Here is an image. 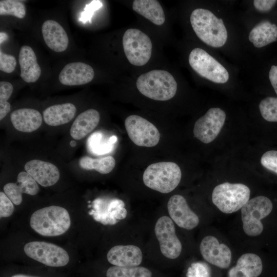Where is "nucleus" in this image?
Segmentation results:
<instances>
[{"label": "nucleus", "instance_id": "obj_5", "mask_svg": "<svg viewBox=\"0 0 277 277\" xmlns=\"http://www.w3.org/2000/svg\"><path fill=\"white\" fill-rule=\"evenodd\" d=\"M250 195V189L246 185L225 182L214 188L212 201L222 212L232 213L241 209L249 200Z\"/></svg>", "mask_w": 277, "mask_h": 277}, {"label": "nucleus", "instance_id": "obj_30", "mask_svg": "<svg viewBox=\"0 0 277 277\" xmlns=\"http://www.w3.org/2000/svg\"><path fill=\"white\" fill-rule=\"evenodd\" d=\"M0 15H13L19 18H23L26 15V8L24 4L19 1L1 0Z\"/></svg>", "mask_w": 277, "mask_h": 277}, {"label": "nucleus", "instance_id": "obj_35", "mask_svg": "<svg viewBox=\"0 0 277 277\" xmlns=\"http://www.w3.org/2000/svg\"><path fill=\"white\" fill-rule=\"evenodd\" d=\"M14 210L13 202L5 192H0V217H7L12 214Z\"/></svg>", "mask_w": 277, "mask_h": 277}, {"label": "nucleus", "instance_id": "obj_14", "mask_svg": "<svg viewBox=\"0 0 277 277\" xmlns=\"http://www.w3.org/2000/svg\"><path fill=\"white\" fill-rule=\"evenodd\" d=\"M200 249L203 258L209 263L221 268H227L231 260V252L225 244H220L213 236H206L202 240Z\"/></svg>", "mask_w": 277, "mask_h": 277}, {"label": "nucleus", "instance_id": "obj_36", "mask_svg": "<svg viewBox=\"0 0 277 277\" xmlns=\"http://www.w3.org/2000/svg\"><path fill=\"white\" fill-rule=\"evenodd\" d=\"M16 65V61L15 57L4 53L1 50L0 70L4 72L10 73L14 70Z\"/></svg>", "mask_w": 277, "mask_h": 277}, {"label": "nucleus", "instance_id": "obj_41", "mask_svg": "<svg viewBox=\"0 0 277 277\" xmlns=\"http://www.w3.org/2000/svg\"><path fill=\"white\" fill-rule=\"evenodd\" d=\"M8 38V35L4 32H0V44L6 41Z\"/></svg>", "mask_w": 277, "mask_h": 277}, {"label": "nucleus", "instance_id": "obj_3", "mask_svg": "<svg viewBox=\"0 0 277 277\" xmlns=\"http://www.w3.org/2000/svg\"><path fill=\"white\" fill-rule=\"evenodd\" d=\"M136 86L141 94L156 101L170 100L177 91L175 78L163 70H153L142 74L137 78Z\"/></svg>", "mask_w": 277, "mask_h": 277}, {"label": "nucleus", "instance_id": "obj_18", "mask_svg": "<svg viewBox=\"0 0 277 277\" xmlns=\"http://www.w3.org/2000/svg\"><path fill=\"white\" fill-rule=\"evenodd\" d=\"M3 190L14 204L19 205L22 202L23 193L34 195L38 193L39 187L29 173L22 171L17 175L16 182L6 184Z\"/></svg>", "mask_w": 277, "mask_h": 277}, {"label": "nucleus", "instance_id": "obj_4", "mask_svg": "<svg viewBox=\"0 0 277 277\" xmlns=\"http://www.w3.org/2000/svg\"><path fill=\"white\" fill-rule=\"evenodd\" d=\"M181 177V170L177 164L171 162H161L149 165L143 173V180L149 188L167 193L177 186Z\"/></svg>", "mask_w": 277, "mask_h": 277}, {"label": "nucleus", "instance_id": "obj_29", "mask_svg": "<svg viewBox=\"0 0 277 277\" xmlns=\"http://www.w3.org/2000/svg\"><path fill=\"white\" fill-rule=\"evenodd\" d=\"M106 277H151L152 273L144 267H120L113 266L106 271Z\"/></svg>", "mask_w": 277, "mask_h": 277}, {"label": "nucleus", "instance_id": "obj_8", "mask_svg": "<svg viewBox=\"0 0 277 277\" xmlns=\"http://www.w3.org/2000/svg\"><path fill=\"white\" fill-rule=\"evenodd\" d=\"M188 62L201 76L215 83H226L229 77L227 69L205 50L195 48L190 52Z\"/></svg>", "mask_w": 277, "mask_h": 277}, {"label": "nucleus", "instance_id": "obj_33", "mask_svg": "<svg viewBox=\"0 0 277 277\" xmlns=\"http://www.w3.org/2000/svg\"><path fill=\"white\" fill-rule=\"evenodd\" d=\"M186 277H211V271L206 264L195 262L188 268Z\"/></svg>", "mask_w": 277, "mask_h": 277}, {"label": "nucleus", "instance_id": "obj_25", "mask_svg": "<svg viewBox=\"0 0 277 277\" xmlns=\"http://www.w3.org/2000/svg\"><path fill=\"white\" fill-rule=\"evenodd\" d=\"M75 106L71 103L54 105L47 108L43 112L44 122L48 125L57 126L67 124L74 117Z\"/></svg>", "mask_w": 277, "mask_h": 277}, {"label": "nucleus", "instance_id": "obj_9", "mask_svg": "<svg viewBox=\"0 0 277 277\" xmlns=\"http://www.w3.org/2000/svg\"><path fill=\"white\" fill-rule=\"evenodd\" d=\"M24 250L28 257L50 267L66 266L70 260L65 250L48 242L33 241L28 243L24 246Z\"/></svg>", "mask_w": 277, "mask_h": 277}, {"label": "nucleus", "instance_id": "obj_13", "mask_svg": "<svg viewBox=\"0 0 277 277\" xmlns=\"http://www.w3.org/2000/svg\"><path fill=\"white\" fill-rule=\"evenodd\" d=\"M226 120V113L220 108H211L195 123L194 136L205 144L212 142L221 131Z\"/></svg>", "mask_w": 277, "mask_h": 277}, {"label": "nucleus", "instance_id": "obj_26", "mask_svg": "<svg viewBox=\"0 0 277 277\" xmlns=\"http://www.w3.org/2000/svg\"><path fill=\"white\" fill-rule=\"evenodd\" d=\"M248 38L254 47H264L277 40V26L267 21H262L252 29Z\"/></svg>", "mask_w": 277, "mask_h": 277}, {"label": "nucleus", "instance_id": "obj_27", "mask_svg": "<svg viewBox=\"0 0 277 277\" xmlns=\"http://www.w3.org/2000/svg\"><path fill=\"white\" fill-rule=\"evenodd\" d=\"M132 9L156 25H162L165 21V13L157 1L135 0Z\"/></svg>", "mask_w": 277, "mask_h": 277}, {"label": "nucleus", "instance_id": "obj_12", "mask_svg": "<svg viewBox=\"0 0 277 277\" xmlns=\"http://www.w3.org/2000/svg\"><path fill=\"white\" fill-rule=\"evenodd\" d=\"M154 231L162 253L170 259L179 256L182 245L176 235L174 225L171 218L167 216L160 217L155 224Z\"/></svg>", "mask_w": 277, "mask_h": 277}, {"label": "nucleus", "instance_id": "obj_34", "mask_svg": "<svg viewBox=\"0 0 277 277\" xmlns=\"http://www.w3.org/2000/svg\"><path fill=\"white\" fill-rule=\"evenodd\" d=\"M261 164L267 169L277 173V150L264 153L261 159Z\"/></svg>", "mask_w": 277, "mask_h": 277}, {"label": "nucleus", "instance_id": "obj_17", "mask_svg": "<svg viewBox=\"0 0 277 277\" xmlns=\"http://www.w3.org/2000/svg\"><path fill=\"white\" fill-rule=\"evenodd\" d=\"M94 72L92 67L82 62L67 64L59 74L60 82L66 86L82 85L90 82Z\"/></svg>", "mask_w": 277, "mask_h": 277}, {"label": "nucleus", "instance_id": "obj_7", "mask_svg": "<svg viewBox=\"0 0 277 277\" xmlns=\"http://www.w3.org/2000/svg\"><path fill=\"white\" fill-rule=\"evenodd\" d=\"M122 44L125 54L132 65L142 66L149 61L152 45L149 37L135 28L127 29L124 33Z\"/></svg>", "mask_w": 277, "mask_h": 277}, {"label": "nucleus", "instance_id": "obj_19", "mask_svg": "<svg viewBox=\"0 0 277 277\" xmlns=\"http://www.w3.org/2000/svg\"><path fill=\"white\" fill-rule=\"evenodd\" d=\"M108 262L113 266L135 267L140 265L143 254L139 247L135 245H116L107 253Z\"/></svg>", "mask_w": 277, "mask_h": 277}, {"label": "nucleus", "instance_id": "obj_39", "mask_svg": "<svg viewBox=\"0 0 277 277\" xmlns=\"http://www.w3.org/2000/svg\"><path fill=\"white\" fill-rule=\"evenodd\" d=\"M94 2H93V3L92 2L88 5L86 6L84 10L85 11L82 12L80 20L82 21L83 22L86 21L88 18L91 16L92 10H93L96 8L95 5L96 3Z\"/></svg>", "mask_w": 277, "mask_h": 277}, {"label": "nucleus", "instance_id": "obj_6", "mask_svg": "<svg viewBox=\"0 0 277 277\" xmlns=\"http://www.w3.org/2000/svg\"><path fill=\"white\" fill-rule=\"evenodd\" d=\"M272 208L271 200L265 196L249 200L241 209L244 232L251 236L261 234L264 228L261 221L271 213Z\"/></svg>", "mask_w": 277, "mask_h": 277}, {"label": "nucleus", "instance_id": "obj_21", "mask_svg": "<svg viewBox=\"0 0 277 277\" xmlns=\"http://www.w3.org/2000/svg\"><path fill=\"white\" fill-rule=\"evenodd\" d=\"M10 119L12 125L18 131L31 132L41 126L43 118L37 110L31 108H22L12 112Z\"/></svg>", "mask_w": 277, "mask_h": 277}, {"label": "nucleus", "instance_id": "obj_24", "mask_svg": "<svg viewBox=\"0 0 277 277\" xmlns=\"http://www.w3.org/2000/svg\"><path fill=\"white\" fill-rule=\"evenodd\" d=\"M99 112L93 109H88L80 114L73 123L70 130L71 137L76 140L84 138L98 125Z\"/></svg>", "mask_w": 277, "mask_h": 277}, {"label": "nucleus", "instance_id": "obj_23", "mask_svg": "<svg viewBox=\"0 0 277 277\" xmlns=\"http://www.w3.org/2000/svg\"><path fill=\"white\" fill-rule=\"evenodd\" d=\"M21 68L20 76L25 82L34 83L38 80L41 69L32 48L28 46L21 47L18 56Z\"/></svg>", "mask_w": 277, "mask_h": 277}, {"label": "nucleus", "instance_id": "obj_28", "mask_svg": "<svg viewBox=\"0 0 277 277\" xmlns=\"http://www.w3.org/2000/svg\"><path fill=\"white\" fill-rule=\"evenodd\" d=\"M79 165L81 168L85 170H95L101 174H107L114 169L115 160L112 156L100 159L84 156L80 159Z\"/></svg>", "mask_w": 277, "mask_h": 277}, {"label": "nucleus", "instance_id": "obj_32", "mask_svg": "<svg viewBox=\"0 0 277 277\" xmlns=\"http://www.w3.org/2000/svg\"><path fill=\"white\" fill-rule=\"evenodd\" d=\"M13 91L12 85L5 81L0 82V120L10 111V104L7 102Z\"/></svg>", "mask_w": 277, "mask_h": 277}, {"label": "nucleus", "instance_id": "obj_40", "mask_svg": "<svg viewBox=\"0 0 277 277\" xmlns=\"http://www.w3.org/2000/svg\"><path fill=\"white\" fill-rule=\"evenodd\" d=\"M9 277H41L35 274H31L24 273H17L11 275Z\"/></svg>", "mask_w": 277, "mask_h": 277}, {"label": "nucleus", "instance_id": "obj_16", "mask_svg": "<svg viewBox=\"0 0 277 277\" xmlns=\"http://www.w3.org/2000/svg\"><path fill=\"white\" fill-rule=\"evenodd\" d=\"M24 169L33 179L43 187L55 184L60 179V171L54 164L39 160L27 162Z\"/></svg>", "mask_w": 277, "mask_h": 277}, {"label": "nucleus", "instance_id": "obj_15", "mask_svg": "<svg viewBox=\"0 0 277 277\" xmlns=\"http://www.w3.org/2000/svg\"><path fill=\"white\" fill-rule=\"evenodd\" d=\"M167 209L172 220L181 228L191 230L199 224L198 216L191 210L181 195L172 196L168 202Z\"/></svg>", "mask_w": 277, "mask_h": 277}, {"label": "nucleus", "instance_id": "obj_38", "mask_svg": "<svg viewBox=\"0 0 277 277\" xmlns=\"http://www.w3.org/2000/svg\"><path fill=\"white\" fill-rule=\"evenodd\" d=\"M269 78L272 86L277 94V66L272 65L269 73Z\"/></svg>", "mask_w": 277, "mask_h": 277}, {"label": "nucleus", "instance_id": "obj_10", "mask_svg": "<svg viewBox=\"0 0 277 277\" xmlns=\"http://www.w3.org/2000/svg\"><path fill=\"white\" fill-rule=\"evenodd\" d=\"M125 126L130 140L136 145L151 147L159 142L160 134L150 122L137 115H131L125 121Z\"/></svg>", "mask_w": 277, "mask_h": 277}, {"label": "nucleus", "instance_id": "obj_11", "mask_svg": "<svg viewBox=\"0 0 277 277\" xmlns=\"http://www.w3.org/2000/svg\"><path fill=\"white\" fill-rule=\"evenodd\" d=\"M92 207L89 214L105 225H115L127 214L124 202L118 199L97 198L92 202Z\"/></svg>", "mask_w": 277, "mask_h": 277}, {"label": "nucleus", "instance_id": "obj_2", "mask_svg": "<svg viewBox=\"0 0 277 277\" xmlns=\"http://www.w3.org/2000/svg\"><path fill=\"white\" fill-rule=\"evenodd\" d=\"M30 224L35 232L43 236H55L69 229L71 220L65 208L53 205L35 211L31 216Z\"/></svg>", "mask_w": 277, "mask_h": 277}, {"label": "nucleus", "instance_id": "obj_20", "mask_svg": "<svg viewBox=\"0 0 277 277\" xmlns=\"http://www.w3.org/2000/svg\"><path fill=\"white\" fill-rule=\"evenodd\" d=\"M44 40L47 46L54 51L61 52L66 50L69 44L67 33L57 22L48 19L42 27Z\"/></svg>", "mask_w": 277, "mask_h": 277}, {"label": "nucleus", "instance_id": "obj_31", "mask_svg": "<svg viewBox=\"0 0 277 277\" xmlns=\"http://www.w3.org/2000/svg\"><path fill=\"white\" fill-rule=\"evenodd\" d=\"M262 117L269 122H277V97H267L259 104Z\"/></svg>", "mask_w": 277, "mask_h": 277}, {"label": "nucleus", "instance_id": "obj_1", "mask_svg": "<svg viewBox=\"0 0 277 277\" xmlns=\"http://www.w3.org/2000/svg\"><path fill=\"white\" fill-rule=\"evenodd\" d=\"M192 28L197 36L206 44L214 47L223 46L228 33L222 18L203 8L194 9L190 17Z\"/></svg>", "mask_w": 277, "mask_h": 277}, {"label": "nucleus", "instance_id": "obj_37", "mask_svg": "<svg viewBox=\"0 0 277 277\" xmlns=\"http://www.w3.org/2000/svg\"><path fill=\"white\" fill-rule=\"evenodd\" d=\"M275 0H254V7L260 12H265L269 11L276 3Z\"/></svg>", "mask_w": 277, "mask_h": 277}, {"label": "nucleus", "instance_id": "obj_22", "mask_svg": "<svg viewBox=\"0 0 277 277\" xmlns=\"http://www.w3.org/2000/svg\"><path fill=\"white\" fill-rule=\"evenodd\" d=\"M262 270L261 258L254 253H247L242 255L229 270L228 277H258Z\"/></svg>", "mask_w": 277, "mask_h": 277}]
</instances>
